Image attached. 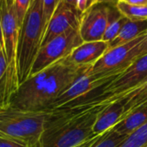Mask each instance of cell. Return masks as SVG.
<instances>
[{
	"instance_id": "14",
	"label": "cell",
	"mask_w": 147,
	"mask_h": 147,
	"mask_svg": "<svg viewBox=\"0 0 147 147\" xmlns=\"http://www.w3.org/2000/svg\"><path fill=\"white\" fill-rule=\"evenodd\" d=\"M116 7L130 21H147V5H133L120 1L116 5Z\"/></svg>"
},
{
	"instance_id": "25",
	"label": "cell",
	"mask_w": 147,
	"mask_h": 147,
	"mask_svg": "<svg viewBox=\"0 0 147 147\" xmlns=\"http://www.w3.org/2000/svg\"><path fill=\"white\" fill-rule=\"evenodd\" d=\"M125 2L133 5H147V0H125Z\"/></svg>"
},
{
	"instance_id": "16",
	"label": "cell",
	"mask_w": 147,
	"mask_h": 147,
	"mask_svg": "<svg viewBox=\"0 0 147 147\" xmlns=\"http://www.w3.org/2000/svg\"><path fill=\"white\" fill-rule=\"evenodd\" d=\"M119 147H147V122L130 134Z\"/></svg>"
},
{
	"instance_id": "13",
	"label": "cell",
	"mask_w": 147,
	"mask_h": 147,
	"mask_svg": "<svg viewBox=\"0 0 147 147\" xmlns=\"http://www.w3.org/2000/svg\"><path fill=\"white\" fill-rule=\"evenodd\" d=\"M147 122V106L141 107L132 111L126 118L119 121L113 128V131L129 136L141 125Z\"/></svg>"
},
{
	"instance_id": "11",
	"label": "cell",
	"mask_w": 147,
	"mask_h": 147,
	"mask_svg": "<svg viewBox=\"0 0 147 147\" xmlns=\"http://www.w3.org/2000/svg\"><path fill=\"white\" fill-rule=\"evenodd\" d=\"M127 100L128 99L118 100L109 105L100 113L93 127L94 134L99 135L106 132L123 119Z\"/></svg>"
},
{
	"instance_id": "8",
	"label": "cell",
	"mask_w": 147,
	"mask_h": 147,
	"mask_svg": "<svg viewBox=\"0 0 147 147\" xmlns=\"http://www.w3.org/2000/svg\"><path fill=\"white\" fill-rule=\"evenodd\" d=\"M82 15L77 8L61 0L48 24L42 47L70 30H79Z\"/></svg>"
},
{
	"instance_id": "30",
	"label": "cell",
	"mask_w": 147,
	"mask_h": 147,
	"mask_svg": "<svg viewBox=\"0 0 147 147\" xmlns=\"http://www.w3.org/2000/svg\"><path fill=\"white\" fill-rule=\"evenodd\" d=\"M138 86H140L141 88H146V87H147V76L144 78V80L138 84Z\"/></svg>"
},
{
	"instance_id": "24",
	"label": "cell",
	"mask_w": 147,
	"mask_h": 147,
	"mask_svg": "<svg viewBox=\"0 0 147 147\" xmlns=\"http://www.w3.org/2000/svg\"><path fill=\"white\" fill-rule=\"evenodd\" d=\"M100 135H101V134H100V135H98V136H96V137H94V138H92L87 140L86 142L82 143V144H80V145H78V146H76V147H91V146L98 140V138L100 137Z\"/></svg>"
},
{
	"instance_id": "3",
	"label": "cell",
	"mask_w": 147,
	"mask_h": 147,
	"mask_svg": "<svg viewBox=\"0 0 147 147\" xmlns=\"http://www.w3.org/2000/svg\"><path fill=\"white\" fill-rule=\"evenodd\" d=\"M46 30L47 24L43 15L42 0H35L31 3L20 28L17 55L19 87L30 76Z\"/></svg>"
},
{
	"instance_id": "22",
	"label": "cell",
	"mask_w": 147,
	"mask_h": 147,
	"mask_svg": "<svg viewBox=\"0 0 147 147\" xmlns=\"http://www.w3.org/2000/svg\"><path fill=\"white\" fill-rule=\"evenodd\" d=\"M138 58L147 55V30L144 35V39L138 46Z\"/></svg>"
},
{
	"instance_id": "15",
	"label": "cell",
	"mask_w": 147,
	"mask_h": 147,
	"mask_svg": "<svg viewBox=\"0 0 147 147\" xmlns=\"http://www.w3.org/2000/svg\"><path fill=\"white\" fill-rule=\"evenodd\" d=\"M127 137V135L119 134L110 129L102 133L91 147H119Z\"/></svg>"
},
{
	"instance_id": "1",
	"label": "cell",
	"mask_w": 147,
	"mask_h": 147,
	"mask_svg": "<svg viewBox=\"0 0 147 147\" xmlns=\"http://www.w3.org/2000/svg\"><path fill=\"white\" fill-rule=\"evenodd\" d=\"M91 66H75L63 59L30 76L12 95L9 107L28 112L51 111L55 101Z\"/></svg>"
},
{
	"instance_id": "20",
	"label": "cell",
	"mask_w": 147,
	"mask_h": 147,
	"mask_svg": "<svg viewBox=\"0 0 147 147\" xmlns=\"http://www.w3.org/2000/svg\"><path fill=\"white\" fill-rule=\"evenodd\" d=\"M61 1V0H42L43 15H44V18L47 24V27L56 7L58 6Z\"/></svg>"
},
{
	"instance_id": "29",
	"label": "cell",
	"mask_w": 147,
	"mask_h": 147,
	"mask_svg": "<svg viewBox=\"0 0 147 147\" xmlns=\"http://www.w3.org/2000/svg\"><path fill=\"white\" fill-rule=\"evenodd\" d=\"M64 2H66L67 4L77 8V0H63Z\"/></svg>"
},
{
	"instance_id": "28",
	"label": "cell",
	"mask_w": 147,
	"mask_h": 147,
	"mask_svg": "<svg viewBox=\"0 0 147 147\" xmlns=\"http://www.w3.org/2000/svg\"><path fill=\"white\" fill-rule=\"evenodd\" d=\"M99 0H88V3H87V10L91 8L92 6L95 5L96 4H98Z\"/></svg>"
},
{
	"instance_id": "5",
	"label": "cell",
	"mask_w": 147,
	"mask_h": 147,
	"mask_svg": "<svg viewBox=\"0 0 147 147\" xmlns=\"http://www.w3.org/2000/svg\"><path fill=\"white\" fill-rule=\"evenodd\" d=\"M83 42L79 30H70L54 38L40 49L30 76L36 75L60 60L66 58Z\"/></svg>"
},
{
	"instance_id": "33",
	"label": "cell",
	"mask_w": 147,
	"mask_h": 147,
	"mask_svg": "<svg viewBox=\"0 0 147 147\" xmlns=\"http://www.w3.org/2000/svg\"><path fill=\"white\" fill-rule=\"evenodd\" d=\"M34 1H35V0H32V1H31V3H33Z\"/></svg>"
},
{
	"instance_id": "27",
	"label": "cell",
	"mask_w": 147,
	"mask_h": 147,
	"mask_svg": "<svg viewBox=\"0 0 147 147\" xmlns=\"http://www.w3.org/2000/svg\"><path fill=\"white\" fill-rule=\"evenodd\" d=\"M120 1H125V0H99L98 3H104V4H108V5H116Z\"/></svg>"
},
{
	"instance_id": "10",
	"label": "cell",
	"mask_w": 147,
	"mask_h": 147,
	"mask_svg": "<svg viewBox=\"0 0 147 147\" xmlns=\"http://www.w3.org/2000/svg\"><path fill=\"white\" fill-rule=\"evenodd\" d=\"M108 50V42L104 41L83 42L64 58V61L75 66H92Z\"/></svg>"
},
{
	"instance_id": "4",
	"label": "cell",
	"mask_w": 147,
	"mask_h": 147,
	"mask_svg": "<svg viewBox=\"0 0 147 147\" xmlns=\"http://www.w3.org/2000/svg\"><path fill=\"white\" fill-rule=\"evenodd\" d=\"M53 110L28 112L8 107L0 110V137L27 147H42L41 140Z\"/></svg>"
},
{
	"instance_id": "6",
	"label": "cell",
	"mask_w": 147,
	"mask_h": 147,
	"mask_svg": "<svg viewBox=\"0 0 147 147\" xmlns=\"http://www.w3.org/2000/svg\"><path fill=\"white\" fill-rule=\"evenodd\" d=\"M122 16L116 5H113L98 3L88 9L82 15L79 29L83 42L102 41L109 24Z\"/></svg>"
},
{
	"instance_id": "7",
	"label": "cell",
	"mask_w": 147,
	"mask_h": 147,
	"mask_svg": "<svg viewBox=\"0 0 147 147\" xmlns=\"http://www.w3.org/2000/svg\"><path fill=\"white\" fill-rule=\"evenodd\" d=\"M144 35L124 45L108 49L104 55L92 65L88 74L94 76H107L122 72L138 58V46L144 39Z\"/></svg>"
},
{
	"instance_id": "32",
	"label": "cell",
	"mask_w": 147,
	"mask_h": 147,
	"mask_svg": "<svg viewBox=\"0 0 147 147\" xmlns=\"http://www.w3.org/2000/svg\"><path fill=\"white\" fill-rule=\"evenodd\" d=\"M5 0H0V12H1L2 7L5 5Z\"/></svg>"
},
{
	"instance_id": "23",
	"label": "cell",
	"mask_w": 147,
	"mask_h": 147,
	"mask_svg": "<svg viewBox=\"0 0 147 147\" xmlns=\"http://www.w3.org/2000/svg\"><path fill=\"white\" fill-rule=\"evenodd\" d=\"M87 3L88 0H77V10L82 14L87 11Z\"/></svg>"
},
{
	"instance_id": "26",
	"label": "cell",
	"mask_w": 147,
	"mask_h": 147,
	"mask_svg": "<svg viewBox=\"0 0 147 147\" xmlns=\"http://www.w3.org/2000/svg\"><path fill=\"white\" fill-rule=\"evenodd\" d=\"M5 50V42H4V36H3V30L1 24V18H0V51Z\"/></svg>"
},
{
	"instance_id": "12",
	"label": "cell",
	"mask_w": 147,
	"mask_h": 147,
	"mask_svg": "<svg viewBox=\"0 0 147 147\" xmlns=\"http://www.w3.org/2000/svg\"><path fill=\"white\" fill-rule=\"evenodd\" d=\"M147 30V21H128L118 36L108 42V49L128 43L144 35Z\"/></svg>"
},
{
	"instance_id": "19",
	"label": "cell",
	"mask_w": 147,
	"mask_h": 147,
	"mask_svg": "<svg viewBox=\"0 0 147 147\" xmlns=\"http://www.w3.org/2000/svg\"><path fill=\"white\" fill-rule=\"evenodd\" d=\"M31 1L32 0H15L14 7L20 26L22 25L24 17L31 5Z\"/></svg>"
},
{
	"instance_id": "2",
	"label": "cell",
	"mask_w": 147,
	"mask_h": 147,
	"mask_svg": "<svg viewBox=\"0 0 147 147\" xmlns=\"http://www.w3.org/2000/svg\"><path fill=\"white\" fill-rule=\"evenodd\" d=\"M102 110L99 107L53 110L42 136V147H76L98 136L93 127Z\"/></svg>"
},
{
	"instance_id": "9",
	"label": "cell",
	"mask_w": 147,
	"mask_h": 147,
	"mask_svg": "<svg viewBox=\"0 0 147 147\" xmlns=\"http://www.w3.org/2000/svg\"><path fill=\"white\" fill-rule=\"evenodd\" d=\"M124 71L115 74H111V75H107V76H94V75H89L87 72L81 77H79L75 83L55 101L51 110L58 109L72 101H75L77 99L89 94L90 92L97 89L98 88L103 85L111 83Z\"/></svg>"
},
{
	"instance_id": "18",
	"label": "cell",
	"mask_w": 147,
	"mask_h": 147,
	"mask_svg": "<svg viewBox=\"0 0 147 147\" xmlns=\"http://www.w3.org/2000/svg\"><path fill=\"white\" fill-rule=\"evenodd\" d=\"M129 20L125 17L122 16L118 20H116L115 22L109 24V26L107 27V30H106V32L104 34L102 41L107 42H110L113 40H114L118 36L119 32L121 31L122 28L125 26V24Z\"/></svg>"
},
{
	"instance_id": "17",
	"label": "cell",
	"mask_w": 147,
	"mask_h": 147,
	"mask_svg": "<svg viewBox=\"0 0 147 147\" xmlns=\"http://www.w3.org/2000/svg\"><path fill=\"white\" fill-rule=\"evenodd\" d=\"M144 106H147V88L146 89H144L142 92L135 94L134 96L127 100L125 103V110L123 119L126 118L132 111Z\"/></svg>"
},
{
	"instance_id": "31",
	"label": "cell",
	"mask_w": 147,
	"mask_h": 147,
	"mask_svg": "<svg viewBox=\"0 0 147 147\" xmlns=\"http://www.w3.org/2000/svg\"><path fill=\"white\" fill-rule=\"evenodd\" d=\"M5 4H6L7 7H9V8L14 7V5H15V0H5Z\"/></svg>"
},
{
	"instance_id": "21",
	"label": "cell",
	"mask_w": 147,
	"mask_h": 147,
	"mask_svg": "<svg viewBox=\"0 0 147 147\" xmlns=\"http://www.w3.org/2000/svg\"><path fill=\"white\" fill-rule=\"evenodd\" d=\"M0 147H27V146L15 140L4 137H0Z\"/></svg>"
}]
</instances>
